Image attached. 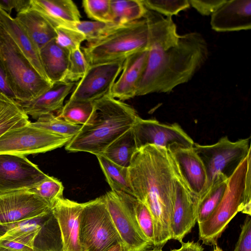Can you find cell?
Segmentation results:
<instances>
[{
	"mask_svg": "<svg viewBox=\"0 0 251 251\" xmlns=\"http://www.w3.org/2000/svg\"><path fill=\"white\" fill-rule=\"evenodd\" d=\"M133 196L150 210L154 224L153 248L172 239L171 220L176 176L168 151L149 145L137 150L128 167Z\"/></svg>",
	"mask_w": 251,
	"mask_h": 251,
	"instance_id": "cell-1",
	"label": "cell"
},
{
	"mask_svg": "<svg viewBox=\"0 0 251 251\" xmlns=\"http://www.w3.org/2000/svg\"><path fill=\"white\" fill-rule=\"evenodd\" d=\"M146 68L136 96L169 93L189 81L208 57L207 43L198 32L180 35L178 44L166 50L148 49Z\"/></svg>",
	"mask_w": 251,
	"mask_h": 251,
	"instance_id": "cell-2",
	"label": "cell"
},
{
	"mask_svg": "<svg viewBox=\"0 0 251 251\" xmlns=\"http://www.w3.org/2000/svg\"><path fill=\"white\" fill-rule=\"evenodd\" d=\"M93 104L91 116L66 145L67 151L101 154L110 144L132 127L139 117L131 106L109 95Z\"/></svg>",
	"mask_w": 251,
	"mask_h": 251,
	"instance_id": "cell-3",
	"label": "cell"
},
{
	"mask_svg": "<svg viewBox=\"0 0 251 251\" xmlns=\"http://www.w3.org/2000/svg\"><path fill=\"white\" fill-rule=\"evenodd\" d=\"M251 151L228 178L220 203L210 217L198 224L202 243L216 245L230 221L241 212L251 215Z\"/></svg>",
	"mask_w": 251,
	"mask_h": 251,
	"instance_id": "cell-4",
	"label": "cell"
},
{
	"mask_svg": "<svg viewBox=\"0 0 251 251\" xmlns=\"http://www.w3.org/2000/svg\"><path fill=\"white\" fill-rule=\"evenodd\" d=\"M149 39L148 25L144 17L121 25L102 38L87 43L82 51L89 65L125 60L148 49Z\"/></svg>",
	"mask_w": 251,
	"mask_h": 251,
	"instance_id": "cell-5",
	"label": "cell"
},
{
	"mask_svg": "<svg viewBox=\"0 0 251 251\" xmlns=\"http://www.w3.org/2000/svg\"><path fill=\"white\" fill-rule=\"evenodd\" d=\"M0 60L17 101H31L52 85L36 71L0 23Z\"/></svg>",
	"mask_w": 251,
	"mask_h": 251,
	"instance_id": "cell-6",
	"label": "cell"
},
{
	"mask_svg": "<svg viewBox=\"0 0 251 251\" xmlns=\"http://www.w3.org/2000/svg\"><path fill=\"white\" fill-rule=\"evenodd\" d=\"M79 239L81 251H107L122 243L103 196L84 203Z\"/></svg>",
	"mask_w": 251,
	"mask_h": 251,
	"instance_id": "cell-7",
	"label": "cell"
},
{
	"mask_svg": "<svg viewBox=\"0 0 251 251\" xmlns=\"http://www.w3.org/2000/svg\"><path fill=\"white\" fill-rule=\"evenodd\" d=\"M193 148L201 160L206 173L207 185L204 195L219 175L229 178L251 151L249 138L232 142L227 136L210 145L194 143Z\"/></svg>",
	"mask_w": 251,
	"mask_h": 251,
	"instance_id": "cell-8",
	"label": "cell"
},
{
	"mask_svg": "<svg viewBox=\"0 0 251 251\" xmlns=\"http://www.w3.org/2000/svg\"><path fill=\"white\" fill-rule=\"evenodd\" d=\"M34 126L30 122L0 137V154L26 156L44 153L67 145L72 139Z\"/></svg>",
	"mask_w": 251,
	"mask_h": 251,
	"instance_id": "cell-9",
	"label": "cell"
},
{
	"mask_svg": "<svg viewBox=\"0 0 251 251\" xmlns=\"http://www.w3.org/2000/svg\"><path fill=\"white\" fill-rule=\"evenodd\" d=\"M132 129L137 150L149 145L171 151L179 148H191L194 142L176 123L166 125L155 120H145L139 116Z\"/></svg>",
	"mask_w": 251,
	"mask_h": 251,
	"instance_id": "cell-10",
	"label": "cell"
},
{
	"mask_svg": "<svg viewBox=\"0 0 251 251\" xmlns=\"http://www.w3.org/2000/svg\"><path fill=\"white\" fill-rule=\"evenodd\" d=\"M124 60L89 65L74 88L70 100L94 102L106 95L121 73Z\"/></svg>",
	"mask_w": 251,
	"mask_h": 251,
	"instance_id": "cell-11",
	"label": "cell"
},
{
	"mask_svg": "<svg viewBox=\"0 0 251 251\" xmlns=\"http://www.w3.org/2000/svg\"><path fill=\"white\" fill-rule=\"evenodd\" d=\"M48 176L25 156L0 154V194L30 190Z\"/></svg>",
	"mask_w": 251,
	"mask_h": 251,
	"instance_id": "cell-12",
	"label": "cell"
},
{
	"mask_svg": "<svg viewBox=\"0 0 251 251\" xmlns=\"http://www.w3.org/2000/svg\"><path fill=\"white\" fill-rule=\"evenodd\" d=\"M50 209L46 201L30 190L0 194V225L33 219Z\"/></svg>",
	"mask_w": 251,
	"mask_h": 251,
	"instance_id": "cell-13",
	"label": "cell"
},
{
	"mask_svg": "<svg viewBox=\"0 0 251 251\" xmlns=\"http://www.w3.org/2000/svg\"><path fill=\"white\" fill-rule=\"evenodd\" d=\"M171 161L176 176L175 198L171 220V236L172 239L181 243L197 222L199 199L189 190L172 159Z\"/></svg>",
	"mask_w": 251,
	"mask_h": 251,
	"instance_id": "cell-14",
	"label": "cell"
},
{
	"mask_svg": "<svg viewBox=\"0 0 251 251\" xmlns=\"http://www.w3.org/2000/svg\"><path fill=\"white\" fill-rule=\"evenodd\" d=\"M113 224L126 251H146L152 244L136 228L118 194L114 191L104 196Z\"/></svg>",
	"mask_w": 251,
	"mask_h": 251,
	"instance_id": "cell-15",
	"label": "cell"
},
{
	"mask_svg": "<svg viewBox=\"0 0 251 251\" xmlns=\"http://www.w3.org/2000/svg\"><path fill=\"white\" fill-rule=\"evenodd\" d=\"M84 203L57 199L50 207L61 233L63 251H81L79 233Z\"/></svg>",
	"mask_w": 251,
	"mask_h": 251,
	"instance_id": "cell-16",
	"label": "cell"
},
{
	"mask_svg": "<svg viewBox=\"0 0 251 251\" xmlns=\"http://www.w3.org/2000/svg\"><path fill=\"white\" fill-rule=\"evenodd\" d=\"M168 152L180 177L199 201L207 185L206 173L201 160L193 147L179 148Z\"/></svg>",
	"mask_w": 251,
	"mask_h": 251,
	"instance_id": "cell-17",
	"label": "cell"
},
{
	"mask_svg": "<svg viewBox=\"0 0 251 251\" xmlns=\"http://www.w3.org/2000/svg\"><path fill=\"white\" fill-rule=\"evenodd\" d=\"M210 25L217 32L247 30L251 27V0L226 1L211 15Z\"/></svg>",
	"mask_w": 251,
	"mask_h": 251,
	"instance_id": "cell-18",
	"label": "cell"
},
{
	"mask_svg": "<svg viewBox=\"0 0 251 251\" xmlns=\"http://www.w3.org/2000/svg\"><path fill=\"white\" fill-rule=\"evenodd\" d=\"M148 49L138 51L125 59L119 78L114 84L110 96L120 100L136 96L138 83L146 67Z\"/></svg>",
	"mask_w": 251,
	"mask_h": 251,
	"instance_id": "cell-19",
	"label": "cell"
},
{
	"mask_svg": "<svg viewBox=\"0 0 251 251\" xmlns=\"http://www.w3.org/2000/svg\"><path fill=\"white\" fill-rule=\"evenodd\" d=\"M75 83L63 81L53 83L47 91L37 98L25 102L17 101L24 112L33 119L58 112L63 106L65 98L74 88Z\"/></svg>",
	"mask_w": 251,
	"mask_h": 251,
	"instance_id": "cell-20",
	"label": "cell"
},
{
	"mask_svg": "<svg viewBox=\"0 0 251 251\" xmlns=\"http://www.w3.org/2000/svg\"><path fill=\"white\" fill-rule=\"evenodd\" d=\"M31 8L37 11L55 28L68 26L80 21L77 7L71 0H31Z\"/></svg>",
	"mask_w": 251,
	"mask_h": 251,
	"instance_id": "cell-21",
	"label": "cell"
},
{
	"mask_svg": "<svg viewBox=\"0 0 251 251\" xmlns=\"http://www.w3.org/2000/svg\"><path fill=\"white\" fill-rule=\"evenodd\" d=\"M0 23L36 71L49 81L42 65L39 50L15 18L0 9Z\"/></svg>",
	"mask_w": 251,
	"mask_h": 251,
	"instance_id": "cell-22",
	"label": "cell"
},
{
	"mask_svg": "<svg viewBox=\"0 0 251 251\" xmlns=\"http://www.w3.org/2000/svg\"><path fill=\"white\" fill-rule=\"evenodd\" d=\"M16 21L25 30L38 50L55 39V27L37 11L30 8L17 14Z\"/></svg>",
	"mask_w": 251,
	"mask_h": 251,
	"instance_id": "cell-23",
	"label": "cell"
},
{
	"mask_svg": "<svg viewBox=\"0 0 251 251\" xmlns=\"http://www.w3.org/2000/svg\"><path fill=\"white\" fill-rule=\"evenodd\" d=\"M42 65L48 79L52 84L65 81L69 52L59 46L54 39L40 50Z\"/></svg>",
	"mask_w": 251,
	"mask_h": 251,
	"instance_id": "cell-24",
	"label": "cell"
},
{
	"mask_svg": "<svg viewBox=\"0 0 251 251\" xmlns=\"http://www.w3.org/2000/svg\"><path fill=\"white\" fill-rule=\"evenodd\" d=\"M116 193L120 197L137 229L153 245L154 224L151 214L148 207L131 195L122 192Z\"/></svg>",
	"mask_w": 251,
	"mask_h": 251,
	"instance_id": "cell-25",
	"label": "cell"
},
{
	"mask_svg": "<svg viewBox=\"0 0 251 251\" xmlns=\"http://www.w3.org/2000/svg\"><path fill=\"white\" fill-rule=\"evenodd\" d=\"M137 150L131 128L110 144L101 155L119 166L128 168L132 157Z\"/></svg>",
	"mask_w": 251,
	"mask_h": 251,
	"instance_id": "cell-26",
	"label": "cell"
},
{
	"mask_svg": "<svg viewBox=\"0 0 251 251\" xmlns=\"http://www.w3.org/2000/svg\"><path fill=\"white\" fill-rule=\"evenodd\" d=\"M30 122L28 116L16 100L0 95V137L7 131Z\"/></svg>",
	"mask_w": 251,
	"mask_h": 251,
	"instance_id": "cell-27",
	"label": "cell"
},
{
	"mask_svg": "<svg viewBox=\"0 0 251 251\" xmlns=\"http://www.w3.org/2000/svg\"><path fill=\"white\" fill-rule=\"evenodd\" d=\"M96 156L111 191L125 192L133 196L128 168L119 166L101 154Z\"/></svg>",
	"mask_w": 251,
	"mask_h": 251,
	"instance_id": "cell-28",
	"label": "cell"
},
{
	"mask_svg": "<svg viewBox=\"0 0 251 251\" xmlns=\"http://www.w3.org/2000/svg\"><path fill=\"white\" fill-rule=\"evenodd\" d=\"M228 178L223 175L217 179L199 200L197 210L198 224L206 220L217 207L225 192Z\"/></svg>",
	"mask_w": 251,
	"mask_h": 251,
	"instance_id": "cell-29",
	"label": "cell"
},
{
	"mask_svg": "<svg viewBox=\"0 0 251 251\" xmlns=\"http://www.w3.org/2000/svg\"><path fill=\"white\" fill-rule=\"evenodd\" d=\"M111 22L127 24L144 18L146 8L142 0H110Z\"/></svg>",
	"mask_w": 251,
	"mask_h": 251,
	"instance_id": "cell-30",
	"label": "cell"
},
{
	"mask_svg": "<svg viewBox=\"0 0 251 251\" xmlns=\"http://www.w3.org/2000/svg\"><path fill=\"white\" fill-rule=\"evenodd\" d=\"M34 250L35 251H63L59 227L52 211L35 238Z\"/></svg>",
	"mask_w": 251,
	"mask_h": 251,
	"instance_id": "cell-31",
	"label": "cell"
},
{
	"mask_svg": "<svg viewBox=\"0 0 251 251\" xmlns=\"http://www.w3.org/2000/svg\"><path fill=\"white\" fill-rule=\"evenodd\" d=\"M30 124L52 133L66 137L73 138L80 129L82 125L71 124L53 113L39 117Z\"/></svg>",
	"mask_w": 251,
	"mask_h": 251,
	"instance_id": "cell-32",
	"label": "cell"
},
{
	"mask_svg": "<svg viewBox=\"0 0 251 251\" xmlns=\"http://www.w3.org/2000/svg\"><path fill=\"white\" fill-rule=\"evenodd\" d=\"M93 107V102L69 100L56 115L71 124L82 126L89 120Z\"/></svg>",
	"mask_w": 251,
	"mask_h": 251,
	"instance_id": "cell-33",
	"label": "cell"
},
{
	"mask_svg": "<svg viewBox=\"0 0 251 251\" xmlns=\"http://www.w3.org/2000/svg\"><path fill=\"white\" fill-rule=\"evenodd\" d=\"M120 25L112 22L80 21L71 24L69 27L81 32L87 43H91L102 38Z\"/></svg>",
	"mask_w": 251,
	"mask_h": 251,
	"instance_id": "cell-34",
	"label": "cell"
},
{
	"mask_svg": "<svg viewBox=\"0 0 251 251\" xmlns=\"http://www.w3.org/2000/svg\"><path fill=\"white\" fill-rule=\"evenodd\" d=\"M30 190L46 201L51 207L57 199L63 197L64 187L58 179L49 176Z\"/></svg>",
	"mask_w": 251,
	"mask_h": 251,
	"instance_id": "cell-35",
	"label": "cell"
},
{
	"mask_svg": "<svg viewBox=\"0 0 251 251\" xmlns=\"http://www.w3.org/2000/svg\"><path fill=\"white\" fill-rule=\"evenodd\" d=\"M145 7L160 15L172 17L180 11L188 8L190 4L187 0H142Z\"/></svg>",
	"mask_w": 251,
	"mask_h": 251,
	"instance_id": "cell-36",
	"label": "cell"
},
{
	"mask_svg": "<svg viewBox=\"0 0 251 251\" xmlns=\"http://www.w3.org/2000/svg\"><path fill=\"white\" fill-rule=\"evenodd\" d=\"M55 30L56 43L69 53L80 48L81 43L86 40L81 32L72 28L60 26Z\"/></svg>",
	"mask_w": 251,
	"mask_h": 251,
	"instance_id": "cell-37",
	"label": "cell"
},
{
	"mask_svg": "<svg viewBox=\"0 0 251 251\" xmlns=\"http://www.w3.org/2000/svg\"><path fill=\"white\" fill-rule=\"evenodd\" d=\"M89 67V65L81 48L70 52L65 81L74 82L80 79Z\"/></svg>",
	"mask_w": 251,
	"mask_h": 251,
	"instance_id": "cell-38",
	"label": "cell"
},
{
	"mask_svg": "<svg viewBox=\"0 0 251 251\" xmlns=\"http://www.w3.org/2000/svg\"><path fill=\"white\" fill-rule=\"evenodd\" d=\"M82 6L90 19L96 21L111 22L110 0H84Z\"/></svg>",
	"mask_w": 251,
	"mask_h": 251,
	"instance_id": "cell-39",
	"label": "cell"
},
{
	"mask_svg": "<svg viewBox=\"0 0 251 251\" xmlns=\"http://www.w3.org/2000/svg\"><path fill=\"white\" fill-rule=\"evenodd\" d=\"M233 251H251V219L247 215Z\"/></svg>",
	"mask_w": 251,
	"mask_h": 251,
	"instance_id": "cell-40",
	"label": "cell"
},
{
	"mask_svg": "<svg viewBox=\"0 0 251 251\" xmlns=\"http://www.w3.org/2000/svg\"><path fill=\"white\" fill-rule=\"evenodd\" d=\"M226 0H190V5L201 15L208 16L214 12Z\"/></svg>",
	"mask_w": 251,
	"mask_h": 251,
	"instance_id": "cell-41",
	"label": "cell"
},
{
	"mask_svg": "<svg viewBox=\"0 0 251 251\" xmlns=\"http://www.w3.org/2000/svg\"><path fill=\"white\" fill-rule=\"evenodd\" d=\"M31 0H0V9L10 15L13 9L17 13L30 8Z\"/></svg>",
	"mask_w": 251,
	"mask_h": 251,
	"instance_id": "cell-42",
	"label": "cell"
},
{
	"mask_svg": "<svg viewBox=\"0 0 251 251\" xmlns=\"http://www.w3.org/2000/svg\"><path fill=\"white\" fill-rule=\"evenodd\" d=\"M0 249L4 251H35L24 243L6 240H0Z\"/></svg>",
	"mask_w": 251,
	"mask_h": 251,
	"instance_id": "cell-43",
	"label": "cell"
},
{
	"mask_svg": "<svg viewBox=\"0 0 251 251\" xmlns=\"http://www.w3.org/2000/svg\"><path fill=\"white\" fill-rule=\"evenodd\" d=\"M1 94L16 100L15 95L10 87L6 72L0 60V95Z\"/></svg>",
	"mask_w": 251,
	"mask_h": 251,
	"instance_id": "cell-44",
	"label": "cell"
},
{
	"mask_svg": "<svg viewBox=\"0 0 251 251\" xmlns=\"http://www.w3.org/2000/svg\"><path fill=\"white\" fill-rule=\"evenodd\" d=\"M181 246L179 249H174L170 251H198L202 247L199 243L194 241L181 242Z\"/></svg>",
	"mask_w": 251,
	"mask_h": 251,
	"instance_id": "cell-45",
	"label": "cell"
},
{
	"mask_svg": "<svg viewBox=\"0 0 251 251\" xmlns=\"http://www.w3.org/2000/svg\"><path fill=\"white\" fill-rule=\"evenodd\" d=\"M107 251H126L125 247L122 243L117 244Z\"/></svg>",
	"mask_w": 251,
	"mask_h": 251,
	"instance_id": "cell-46",
	"label": "cell"
},
{
	"mask_svg": "<svg viewBox=\"0 0 251 251\" xmlns=\"http://www.w3.org/2000/svg\"><path fill=\"white\" fill-rule=\"evenodd\" d=\"M146 251H163L162 249V248H152L149 250H147Z\"/></svg>",
	"mask_w": 251,
	"mask_h": 251,
	"instance_id": "cell-47",
	"label": "cell"
},
{
	"mask_svg": "<svg viewBox=\"0 0 251 251\" xmlns=\"http://www.w3.org/2000/svg\"><path fill=\"white\" fill-rule=\"evenodd\" d=\"M212 251H223L221 248L216 246V247L214 248V249Z\"/></svg>",
	"mask_w": 251,
	"mask_h": 251,
	"instance_id": "cell-48",
	"label": "cell"
},
{
	"mask_svg": "<svg viewBox=\"0 0 251 251\" xmlns=\"http://www.w3.org/2000/svg\"><path fill=\"white\" fill-rule=\"evenodd\" d=\"M198 251H203V249L202 248V247H201L199 250Z\"/></svg>",
	"mask_w": 251,
	"mask_h": 251,
	"instance_id": "cell-49",
	"label": "cell"
},
{
	"mask_svg": "<svg viewBox=\"0 0 251 251\" xmlns=\"http://www.w3.org/2000/svg\"><path fill=\"white\" fill-rule=\"evenodd\" d=\"M0 251H4L0 249Z\"/></svg>",
	"mask_w": 251,
	"mask_h": 251,
	"instance_id": "cell-50",
	"label": "cell"
}]
</instances>
